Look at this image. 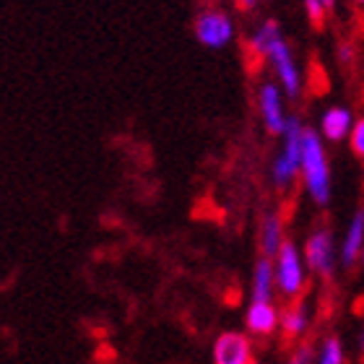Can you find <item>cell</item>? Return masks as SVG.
Here are the masks:
<instances>
[{
    "label": "cell",
    "mask_w": 364,
    "mask_h": 364,
    "mask_svg": "<svg viewBox=\"0 0 364 364\" xmlns=\"http://www.w3.org/2000/svg\"><path fill=\"white\" fill-rule=\"evenodd\" d=\"M326 138L318 130H304V154H302V185L304 193L312 198L315 205H328L333 196V180H331V164H328Z\"/></svg>",
    "instance_id": "obj_1"
},
{
    "label": "cell",
    "mask_w": 364,
    "mask_h": 364,
    "mask_svg": "<svg viewBox=\"0 0 364 364\" xmlns=\"http://www.w3.org/2000/svg\"><path fill=\"white\" fill-rule=\"evenodd\" d=\"M304 125L299 117H289L287 130L281 133V149L271 164L273 185L279 190H289L302 175V154H304Z\"/></svg>",
    "instance_id": "obj_2"
},
{
    "label": "cell",
    "mask_w": 364,
    "mask_h": 364,
    "mask_svg": "<svg viewBox=\"0 0 364 364\" xmlns=\"http://www.w3.org/2000/svg\"><path fill=\"white\" fill-rule=\"evenodd\" d=\"M273 268H276V287L279 294H284L287 299H299L307 287V263L304 255L299 252L291 240L284 242V247L279 250V255L273 258Z\"/></svg>",
    "instance_id": "obj_3"
},
{
    "label": "cell",
    "mask_w": 364,
    "mask_h": 364,
    "mask_svg": "<svg viewBox=\"0 0 364 364\" xmlns=\"http://www.w3.org/2000/svg\"><path fill=\"white\" fill-rule=\"evenodd\" d=\"M266 60L271 63L273 76L279 78V86L284 89V94H287L289 99L299 97V94H302V70L296 65L294 53H291L289 42L284 39V34L268 47Z\"/></svg>",
    "instance_id": "obj_4"
},
{
    "label": "cell",
    "mask_w": 364,
    "mask_h": 364,
    "mask_svg": "<svg viewBox=\"0 0 364 364\" xmlns=\"http://www.w3.org/2000/svg\"><path fill=\"white\" fill-rule=\"evenodd\" d=\"M193 34L208 50H224L235 39V21L219 8H208V11H200L196 16Z\"/></svg>",
    "instance_id": "obj_5"
},
{
    "label": "cell",
    "mask_w": 364,
    "mask_h": 364,
    "mask_svg": "<svg viewBox=\"0 0 364 364\" xmlns=\"http://www.w3.org/2000/svg\"><path fill=\"white\" fill-rule=\"evenodd\" d=\"M304 263L310 268V273L331 279L336 271V240L333 232L326 227H318L307 240H304Z\"/></svg>",
    "instance_id": "obj_6"
},
{
    "label": "cell",
    "mask_w": 364,
    "mask_h": 364,
    "mask_svg": "<svg viewBox=\"0 0 364 364\" xmlns=\"http://www.w3.org/2000/svg\"><path fill=\"white\" fill-rule=\"evenodd\" d=\"M284 89L279 86V81H266V84H260L258 89V112H260V120H263V128L271 133V136H281L284 130H287V122H289V114H287V107H284Z\"/></svg>",
    "instance_id": "obj_7"
},
{
    "label": "cell",
    "mask_w": 364,
    "mask_h": 364,
    "mask_svg": "<svg viewBox=\"0 0 364 364\" xmlns=\"http://www.w3.org/2000/svg\"><path fill=\"white\" fill-rule=\"evenodd\" d=\"M213 364H252V341L242 331H224L213 341Z\"/></svg>",
    "instance_id": "obj_8"
},
{
    "label": "cell",
    "mask_w": 364,
    "mask_h": 364,
    "mask_svg": "<svg viewBox=\"0 0 364 364\" xmlns=\"http://www.w3.org/2000/svg\"><path fill=\"white\" fill-rule=\"evenodd\" d=\"M281 326V312L273 302H250L245 312V328L250 336L266 338L273 336Z\"/></svg>",
    "instance_id": "obj_9"
},
{
    "label": "cell",
    "mask_w": 364,
    "mask_h": 364,
    "mask_svg": "<svg viewBox=\"0 0 364 364\" xmlns=\"http://www.w3.org/2000/svg\"><path fill=\"white\" fill-rule=\"evenodd\" d=\"M354 122L349 107H328L320 117V136L326 141H349Z\"/></svg>",
    "instance_id": "obj_10"
},
{
    "label": "cell",
    "mask_w": 364,
    "mask_h": 364,
    "mask_svg": "<svg viewBox=\"0 0 364 364\" xmlns=\"http://www.w3.org/2000/svg\"><path fill=\"white\" fill-rule=\"evenodd\" d=\"M276 268L273 258L260 255L252 268V284H250V302H273L276 296Z\"/></svg>",
    "instance_id": "obj_11"
},
{
    "label": "cell",
    "mask_w": 364,
    "mask_h": 364,
    "mask_svg": "<svg viewBox=\"0 0 364 364\" xmlns=\"http://www.w3.org/2000/svg\"><path fill=\"white\" fill-rule=\"evenodd\" d=\"M281 336L287 341H299L304 338V333L310 331V307L304 302H291L289 307L281 310Z\"/></svg>",
    "instance_id": "obj_12"
},
{
    "label": "cell",
    "mask_w": 364,
    "mask_h": 364,
    "mask_svg": "<svg viewBox=\"0 0 364 364\" xmlns=\"http://www.w3.org/2000/svg\"><path fill=\"white\" fill-rule=\"evenodd\" d=\"M364 252V208L351 216L349 227H346V235L341 240V263L346 268H351L362 258Z\"/></svg>",
    "instance_id": "obj_13"
},
{
    "label": "cell",
    "mask_w": 364,
    "mask_h": 364,
    "mask_svg": "<svg viewBox=\"0 0 364 364\" xmlns=\"http://www.w3.org/2000/svg\"><path fill=\"white\" fill-rule=\"evenodd\" d=\"M287 237H284V221H281L279 213H266L263 221H260V232H258V247L260 255L266 258H276L279 250L284 247Z\"/></svg>",
    "instance_id": "obj_14"
},
{
    "label": "cell",
    "mask_w": 364,
    "mask_h": 364,
    "mask_svg": "<svg viewBox=\"0 0 364 364\" xmlns=\"http://www.w3.org/2000/svg\"><path fill=\"white\" fill-rule=\"evenodd\" d=\"M279 37H281V26H279V23L273 21V18L263 21L258 26V29L252 31V37H250V50H252V55H258V58H266L268 47H271Z\"/></svg>",
    "instance_id": "obj_15"
},
{
    "label": "cell",
    "mask_w": 364,
    "mask_h": 364,
    "mask_svg": "<svg viewBox=\"0 0 364 364\" xmlns=\"http://www.w3.org/2000/svg\"><path fill=\"white\" fill-rule=\"evenodd\" d=\"M343 362H346V351H343L341 338H336V336L323 338L318 357H315V364H343Z\"/></svg>",
    "instance_id": "obj_16"
},
{
    "label": "cell",
    "mask_w": 364,
    "mask_h": 364,
    "mask_svg": "<svg viewBox=\"0 0 364 364\" xmlns=\"http://www.w3.org/2000/svg\"><path fill=\"white\" fill-rule=\"evenodd\" d=\"M315 357H318V351L312 349L310 343H299L284 364H315Z\"/></svg>",
    "instance_id": "obj_17"
},
{
    "label": "cell",
    "mask_w": 364,
    "mask_h": 364,
    "mask_svg": "<svg viewBox=\"0 0 364 364\" xmlns=\"http://www.w3.org/2000/svg\"><path fill=\"white\" fill-rule=\"evenodd\" d=\"M304 14H307V18H310L315 26H323L328 8L323 6V0H304Z\"/></svg>",
    "instance_id": "obj_18"
},
{
    "label": "cell",
    "mask_w": 364,
    "mask_h": 364,
    "mask_svg": "<svg viewBox=\"0 0 364 364\" xmlns=\"http://www.w3.org/2000/svg\"><path fill=\"white\" fill-rule=\"evenodd\" d=\"M349 146H351V151L364 159V117L354 122V130H351V136H349Z\"/></svg>",
    "instance_id": "obj_19"
},
{
    "label": "cell",
    "mask_w": 364,
    "mask_h": 364,
    "mask_svg": "<svg viewBox=\"0 0 364 364\" xmlns=\"http://www.w3.org/2000/svg\"><path fill=\"white\" fill-rule=\"evenodd\" d=\"M237 3H240V8H242V11H252V8L258 6V0H237Z\"/></svg>",
    "instance_id": "obj_20"
},
{
    "label": "cell",
    "mask_w": 364,
    "mask_h": 364,
    "mask_svg": "<svg viewBox=\"0 0 364 364\" xmlns=\"http://www.w3.org/2000/svg\"><path fill=\"white\" fill-rule=\"evenodd\" d=\"M359 351H362V357H364V326H362V331H359Z\"/></svg>",
    "instance_id": "obj_21"
},
{
    "label": "cell",
    "mask_w": 364,
    "mask_h": 364,
    "mask_svg": "<svg viewBox=\"0 0 364 364\" xmlns=\"http://www.w3.org/2000/svg\"><path fill=\"white\" fill-rule=\"evenodd\" d=\"M323 6H326L328 11H331V8H336V0H323Z\"/></svg>",
    "instance_id": "obj_22"
},
{
    "label": "cell",
    "mask_w": 364,
    "mask_h": 364,
    "mask_svg": "<svg viewBox=\"0 0 364 364\" xmlns=\"http://www.w3.org/2000/svg\"><path fill=\"white\" fill-rule=\"evenodd\" d=\"M354 3H359V6H364V0H354Z\"/></svg>",
    "instance_id": "obj_23"
},
{
    "label": "cell",
    "mask_w": 364,
    "mask_h": 364,
    "mask_svg": "<svg viewBox=\"0 0 364 364\" xmlns=\"http://www.w3.org/2000/svg\"><path fill=\"white\" fill-rule=\"evenodd\" d=\"M362 263H364V252H362Z\"/></svg>",
    "instance_id": "obj_24"
},
{
    "label": "cell",
    "mask_w": 364,
    "mask_h": 364,
    "mask_svg": "<svg viewBox=\"0 0 364 364\" xmlns=\"http://www.w3.org/2000/svg\"><path fill=\"white\" fill-rule=\"evenodd\" d=\"M252 364H258V362H252Z\"/></svg>",
    "instance_id": "obj_25"
}]
</instances>
